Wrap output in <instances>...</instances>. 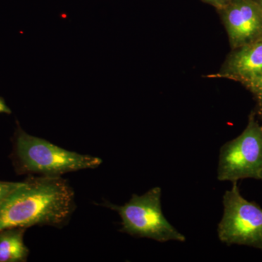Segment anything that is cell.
<instances>
[{
	"label": "cell",
	"instance_id": "obj_7",
	"mask_svg": "<svg viewBox=\"0 0 262 262\" xmlns=\"http://www.w3.org/2000/svg\"><path fill=\"white\" fill-rule=\"evenodd\" d=\"M211 78H225L243 85L262 77V37L232 50L218 73Z\"/></svg>",
	"mask_w": 262,
	"mask_h": 262
},
{
	"label": "cell",
	"instance_id": "obj_3",
	"mask_svg": "<svg viewBox=\"0 0 262 262\" xmlns=\"http://www.w3.org/2000/svg\"><path fill=\"white\" fill-rule=\"evenodd\" d=\"M161 188H151L141 195L134 194L123 206L105 202L103 206L116 211L122 220V232L133 237L154 239L160 243L184 242L185 236L179 232L162 211Z\"/></svg>",
	"mask_w": 262,
	"mask_h": 262
},
{
	"label": "cell",
	"instance_id": "obj_11",
	"mask_svg": "<svg viewBox=\"0 0 262 262\" xmlns=\"http://www.w3.org/2000/svg\"><path fill=\"white\" fill-rule=\"evenodd\" d=\"M202 1L203 3L214 7L217 10L225 7L226 5L228 4L229 2L232 1V0H202Z\"/></svg>",
	"mask_w": 262,
	"mask_h": 262
},
{
	"label": "cell",
	"instance_id": "obj_10",
	"mask_svg": "<svg viewBox=\"0 0 262 262\" xmlns=\"http://www.w3.org/2000/svg\"><path fill=\"white\" fill-rule=\"evenodd\" d=\"M23 184L22 182H3L0 181V207L3 206L10 195Z\"/></svg>",
	"mask_w": 262,
	"mask_h": 262
},
{
	"label": "cell",
	"instance_id": "obj_8",
	"mask_svg": "<svg viewBox=\"0 0 262 262\" xmlns=\"http://www.w3.org/2000/svg\"><path fill=\"white\" fill-rule=\"evenodd\" d=\"M27 228L13 227L0 231V262H25L29 250L24 244Z\"/></svg>",
	"mask_w": 262,
	"mask_h": 262
},
{
	"label": "cell",
	"instance_id": "obj_9",
	"mask_svg": "<svg viewBox=\"0 0 262 262\" xmlns=\"http://www.w3.org/2000/svg\"><path fill=\"white\" fill-rule=\"evenodd\" d=\"M244 87L252 94L256 103L253 112L258 120L262 122V77L244 84Z\"/></svg>",
	"mask_w": 262,
	"mask_h": 262
},
{
	"label": "cell",
	"instance_id": "obj_12",
	"mask_svg": "<svg viewBox=\"0 0 262 262\" xmlns=\"http://www.w3.org/2000/svg\"><path fill=\"white\" fill-rule=\"evenodd\" d=\"M0 113L8 114V115H10L12 113L11 110L7 105L4 98L1 96H0Z\"/></svg>",
	"mask_w": 262,
	"mask_h": 262
},
{
	"label": "cell",
	"instance_id": "obj_5",
	"mask_svg": "<svg viewBox=\"0 0 262 262\" xmlns=\"http://www.w3.org/2000/svg\"><path fill=\"white\" fill-rule=\"evenodd\" d=\"M224 213L217 228L219 239L262 251V208L241 194L237 182L223 196Z\"/></svg>",
	"mask_w": 262,
	"mask_h": 262
},
{
	"label": "cell",
	"instance_id": "obj_13",
	"mask_svg": "<svg viewBox=\"0 0 262 262\" xmlns=\"http://www.w3.org/2000/svg\"><path fill=\"white\" fill-rule=\"evenodd\" d=\"M255 1L256 2V3H258V5H260V6L262 8V0H255Z\"/></svg>",
	"mask_w": 262,
	"mask_h": 262
},
{
	"label": "cell",
	"instance_id": "obj_4",
	"mask_svg": "<svg viewBox=\"0 0 262 262\" xmlns=\"http://www.w3.org/2000/svg\"><path fill=\"white\" fill-rule=\"evenodd\" d=\"M262 172V125L253 110L241 135L220 149L217 179L222 182L241 179L260 180Z\"/></svg>",
	"mask_w": 262,
	"mask_h": 262
},
{
	"label": "cell",
	"instance_id": "obj_1",
	"mask_svg": "<svg viewBox=\"0 0 262 262\" xmlns=\"http://www.w3.org/2000/svg\"><path fill=\"white\" fill-rule=\"evenodd\" d=\"M75 208L73 189L61 177L29 175L0 207V231L37 225L62 227Z\"/></svg>",
	"mask_w": 262,
	"mask_h": 262
},
{
	"label": "cell",
	"instance_id": "obj_2",
	"mask_svg": "<svg viewBox=\"0 0 262 262\" xmlns=\"http://www.w3.org/2000/svg\"><path fill=\"white\" fill-rule=\"evenodd\" d=\"M12 159L18 173L48 177L96 168L102 163L101 158L68 151L30 135L18 123L13 136Z\"/></svg>",
	"mask_w": 262,
	"mask_h": 262
},
{
	"label": "cell",
	"instance_id": "obj_6",
	"mask_svg": "<svg viewBox=\"0 0 262 262\" xmlns=\"http://www.w3.org/2000/svg\"><path fill=\"white\" fill-rule=\"evenodd\" d=\"M217 12L232 50L262 37V8L255 0H232Z\"/></svg>",
	"mask_w": 262,
	"mask_h": 262
},
{
	"label": "cell",
	"instance_id": "obj_14",
	"mask_svg": "<svg viewBox=\"0 0 262 262\" xmlns=\"http://www.w3.org/2000/svg\"><path fill=\"white\" fill-rule=\"evenodd\" d=\"M260 180L262 181V172H261V177H260Z\"/></svg>",
	"mask_w": 262,
	"mask_h": 262
}]
</instances>
